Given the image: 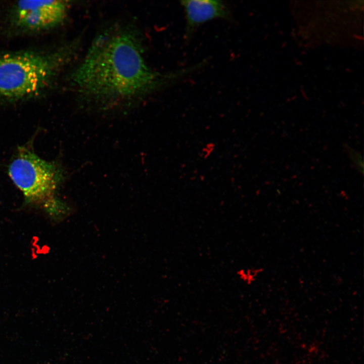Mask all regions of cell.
Wrapping results in <instances>:
<instances>
[{"instance_id": "6", "label": "cell", "mask_w": 364, "mask_h": 364, "mask_svg": "<svg viewBox=\"0 0 364 364\" xmlns=\"http://www.w3.org/2000/svg\"><path fill=\"white\" fill-rule=\"evenodd\" d=\"M344 147L348 156L353 165L359 172L363 173V163L360 153L350 147L349 145H345Z\"/></svg>"}, {"instance_id": "4", "label": "cell", "mask_w": 364, "mask_h": 364, "mask_svg": "<svg viewBox=\"0 0 364 364\" xmlns=\"http://www.w3.org/2000/svg\"><path fill=\"white\" fill-rule=\"evenodd\" d=\"M68 5L62 1H22L15 6L18 24L31 30L50 28L65 19Z\"/></svg>"}, {"instance_id": "1", "label": "cell", "mask_w": 364, "mask_h": 364, "mask_svg": "<svg viewBox=\"0 0 364 364\" xmlns=\"http://www.w3.org/2000/svg\"><path fill=\"white\" fill-rule=\"evenodd\" d=\"M181 72L167 75L154 71L145 59L138 32L118 25L95 37L71 78L81 98L112 107L142 99Z\"/></svg>"}, {"instance_id": "3", "label": "cell", "mask_w": 364, "mask_h": 364, "mask_svg": "<svg viewBox=\"0 0 364 364\" xmlns=\"http://www.w3.org/2000/svg\"><path fill=\"white\" fill-rule=\"evenodd\" d=\"M77 46L73 43L51 56L22 53L0 57V96L21 98L39 92L74 54Z\"/></svg>"}, {"instance_id": "7", "label": "cell", "mask_w": 364, "mask_h": 364, "mask_svg": "<svg viewBox=\"0 0 364 364\" xmlns=\"http://www.w3.org/2000/svg\"><path fill=\"white\" fill-rule=\"evenodd\" d=\"M261 271L260 269L255 268L241 269L237 271V275L241 280L249 285L256 280Z\"/></svg>"}, {"instance_id": "2", "label": "cell", "mask_w": 364, "mask_h": 364, "mask_svg": "<svg viewBox=\"0 0 364 364\" xmlns=\"http://www.w3.org/2000/svg\"><path fill=\"white\" fill-rule=\"evenodd\" d=\"M8 172L26 203L40 206L52 215L65 214L66 206L57 196L64 177L57 163L40 158L28 147H21Z\"/></svg>"}, {"instance_id": "5", "label": "cell", "mask_w": 364, "mask_h": 364, "mask_svg": "<svg viewBox=\"0 0 364 364\" xmlns=\"http://www.w3.org/2000/svg\"><path fill=\"white\" fill-rule=\"evenodd\" d=\"M185 14L186 40H189L201 24L216 18L231 19V12L222 1L183 0L180 2Z\"/></svg>"}]
</instances>
